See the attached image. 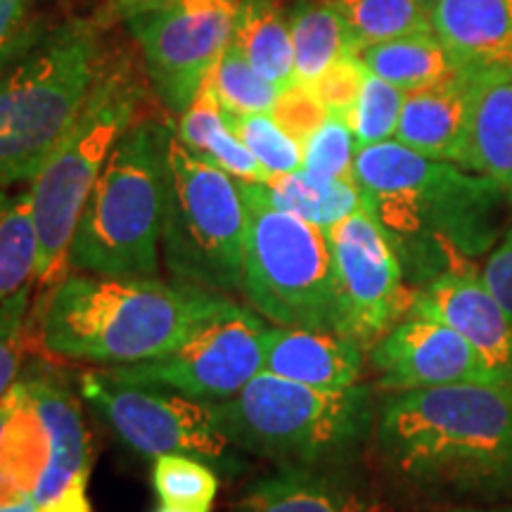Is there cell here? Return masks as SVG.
I'll return each mask as SVG.
<instances>
[{
  "instance_id": "obj_13",
  "label": "cell",
  "mask_w": 512,
  "mask_h": 512,
  "mask_svg": "<svg viewBox=\"0 0 512 512\" xmlns=\"http://www.w3.org/2000/svg\"><path fill=\"white\" fill-rule=\"evenodd\" d=\"M264 332L259 313L238 304L162 356L105 370L124 382L216 403L238 394L264 370Z\"/></svg>"
},
{
  "instance_id": "obj_7",
  "label": "cell",
  "mask_w": 512,
  "mask_h": 512,
  "mask_svg": "<svg viewBox=\"0 0 512 512\" xmlns=\"http://www.w3.org/2000/svg\"><path fill=\"white\" fill-rule=\"evenodd\" d=\"M143 83L131 64H102L79 117L31 181L38 233V285L50 287L67 273L76 226L121 133L138 119Z\"/></svg>"
},
{
  "instance_id": "obj_1",
  "label": "cell",
  "mask_w": 512,
  "mask_h": 512,
  "mask_svg": "<svg viewBox=\"0 0 512 512\" xmlns=\"http://www.w3.org/2000/svg\"><path fill=\"white\" fill-rule=\"evenodd\" d=\"M354 181L363 209L387 233L403 275L418 290L444 273L475 271V259L503 233V204L510 200L501 185L399 140L358 147Z\"/></svg>"
},
{
  "instance_id": "obj_44",
  "label": "cell",
  "mask_w": 512,
  "mask_h": 512,
  "mask_svg": "<svg viewBox=\"0 0 512 512\" xmlns=\"http://www.w3.org/2000/svg\"><path fill=\"white\" fill-rule=\"evenodd\" d=\"M451 512H512V510H505V508H498V510H475V508H460V510H451Z\"/></svg>"
},
{
  "instance_id": "obj_15",
  "label": "cell",
  "mask_w": 512,
  "mask_h": 512,
  "mask_svg": "<svg viewBox=\"0 0 512 512\" xmlns=\"http://www.w3.org/2000/svg\"><path fill=\"white\" fill-rule=\"evenodd\" d=\"M411 316L439 320L463 335L505 384H512V320L475 271L444 273L415 290Z\"/></svg>"
},
{
  "instance_id": "obj_30",
  "label": "cell",
  "mask_w": 512,
  "mask_h": 512,
  "mask_svg": "<svg viewBox=\"0 0 512 512\" xmlns=\"http://www.w3.org/2000/svg\"><path fill=\"white\" fill-rule=\"evenodd\" d=\"M204 86L214 93L219 105L233 114L273 112L283 88L266 81L233 41L223 50L221 60L211 69Z\"/></svg>"
},
{
  "instance_id": "obj_18",
  "label": "cell",
  "mask_w": 512,
  "mask_h": 512,
  "mask_svg": "<svg viewBox=\"0 0 512 512\" xmlns=\"http://www.w3.org/2000/svg\"><path fill=\"white\" fill-rule=\"evenodd\" d=\"M366 366V349L335 330L266 328L264 370L320 389L354 387Z\"/></svg>"
},
{
  "instance_id": "obj_40",
  "label": "cell",
  "mask_w": 512,
  "mask_h": 512,
  "mask_svg": "<svg viewBox=\"0 0 512 512\" xmlns=\"http://www.w3.org/2000/svg\"><path fill=\"white\" fill-rule=\"evenodd\" d=\"M38 512H93L86 498V484L74 486L67 494H62L46 505H38Z\"/></svg>"
},
{
  "instance_id": "obj_46",
  "label": "cell",
  "mask_w": 512,
  "mask_h": 512,
  "mask_svg": "<svg viewBox=\"0 0 512 512\" xmlns=\"http://www.w3.org/2000/svg\"><path fill=\"white\" fill-rule=\"evenodd\" d=\"M420 3H427V5H432V3H434V0H420Z\"/></svg>"
},
{
  "instance_id": "obj_19",
  "label": "cell",
  "mask_w": 512,
  "mask_h": 512,
  "mask_svg": "<svg viewBox=\"0 0 512 512\" xmlns=\"http://www.w3.org/2000/svg\"><path fill=\"white\" fill-rule=\"evenodd\" d=\"M430 19L460 67L512 72V0H434Z\"/></svg>"
},
{
  "instance_id": "obj_4",
  "label": "cell",
  "mask_w": 512,
  "mask_h": 512,
  "mask_svg": "<svg viewBox=\"0 0 512 512\" xmlns=\"http://www.w3.org/2000/svg\"><path fill=\"white\" fill-rule=\"evenodd\" d=\"M105 60L88 19H64L0 53V188L34 181L79 117Z\"/></svg>"
},
{
  "instance_id": "obj_37",
  "label": "cell",
  "mask_w": 512,
  "mask_h": 512,
  "mask_svg": "<svg viewBox=\"0 0 512 512\" xmlns=\"http://www.w3.org/2000/svg\"><path fill=\"white\" fill-rule=\"evenodd\" d=\"M366 74L368 69L363 67V62L358 57H344V60L332 64L316 83H311V88L318 95V100L325 105V110L347 119L358 93H361Z\"/></svg>"
},
{
  "instance_id": "obj_17",
  "label": "cell",
  "mask_w": 512,
  "mask_h": 512,
  "mask_svg": "<svg viewBox=\"0 0 512 512\" xmlns=\"http://www.w3.org/2000/svg\"><path fill=\"white\" fill-rule=\"evenodd\" d=\"M479 69H460L451 79L406 93L394 140L420 155L456 162L465 155Z\"/></svg>"
},
{
  "instance_id": "obj_42",
  "label": "cell",
  "mask_w": 512,
  "mask_h": 512,
  "mask_svg": "<svg viewBox=\"0 0 512 512\" xmlns=\"http://www.w3.org/2000/svg\"><path fill=\"white\" fill-rule=\"evenodd\" d=\"M0 512H38L34 498H24V501L12 505H0Z\"/></svg>"
},
{
  "instance_id": "obj_25",
  "label": "cell",
  "mask_w": 512,
  "mask_h": 512,
  "mask_svg": "<svg viewBox=\"0 0 512 512\" xmlns=\"http://www.w3.org/2000/svg\"><path fill=\"white\" fill-rule=\"evenodd\" d=\"M252 188L271 207L290 211L323 230L363 209V195L354 178L325 181L299 169L292 174L271 176L266 183H252Z\"/></svg>"
},
{
  "instance_id": "obj_39",
  "label": "cell",
  "mask_w": 512,
  "mask_h": 512,
  "mask_svg": "<svg viewBox=\"0 0 512 512\" xmlns=\"http://www.w3.org/2000/svg\"><path fill=\"white\" fill-rule=\"evenodd\" d=\"M29 0H0V53L12 41L15 31L22 22Z\"/></svg>"
},
{
  "instance_id": "obj_2",
  "label": "cell",
  "mask_w": 512,
  "mask_h": 512,
  "mask_svg": "<svg viewBox=\"0 0 512 512\" xmlns=\"http://www.w3.org/2000/svg\"><path fill=\"white\" fill-rule=\"evenodd\" d=\"M235 306L230 294L159 275L69 271L38 304L34 339L53 358L126 366L176 349Z\"/></svg>"
},
{
  "instance_id": "obj_35",
  "label": "cell",
  "mask_w": 512,
  "mask_h": 512,
  "mask_svg": "<svg viewBox=\"0 0 512 512\" xmlns=\"http://www.w3.org/2000/svg\"><path fill=\"white\" fill-rule=\"evenodd\" d=\"M29 285L0 304V399L10 392L22 366L29 328Z\"/></svg>"
},
{
  "instance_id": "obj_29",
  "label": "cell",
  "mask_w": 512,
  "mask_h": 512,
  "mask_svg": "<svg viewBox=\"0 0 512 512\" xmlns=\"http://www.w3.org/2000/svg\"><path fill=\"white\" fill-rule=\"evenodd\" d=\"M38 233L31 192L8 197L0 209V304L36 280Z\"/></svg>"
},
{
  "instance_id": "obj_3",
  "label": "cell",
  "mask_w": 512,
  "mask_h": 512,
  "mask_svg": "<svg viewBox=\"0 0 512 512\" xmlns=\"http://www.w3.org/2000/svg\"><path fill=\"white\" fill-rule=\"evenodd\" d=\"M382 456L413 482L512 489V384L460 382L392 394L377 420Z\"/></svg>"
},
{
  "instance_id": "obj_11",
  "label": "cell",
  "mask_w": 512,
  "mask_h": 512,
  "mask_svg": "<svg viewBox=\"0 0 512 512\" xmlns=\"http://www.w3.org/2000/svg\"><path fill=\"white\" fill-rule=\"evenodd\" d=\"M335 273L332 330L370 349L411 316L415 287L380 223L366 209L325 230Z\"/></svg>"
},
{
  "instance_id": "obj_41",
  "label": "cell",
  "mask_w": 512,
  "mask_h": 512,
  "mask_svg": "<svg viewBox=\"0 0 512 512\" xmlns=\"http://www.w3.org/2000/svg\"><path fill=\"white\" fill-rule=\"evenodd\" d=\"M166 3V0H112V12L126 22L128 17L138 15V12L157 8V5Z\"/></svg>"
},
{
  "instance_id": "obj_6",
  "label": "cell",
  "mask_w": 512,
  "mask_h": 512,
  "mask_svg": "<svg viewBox=\"0 0 512 512\" xmlns=\"http://www.w3.org/2000/svg\"><path fill=\"white\" fill-rule=\"evenodd\" d=\"M214 418L240 451L316 467L344 458L366 439L373 389H320L261 370L238 394L214 403Z\"/></svg>"
},
{
  "instance_id": "obj_14",
  "label": "cell",
  "mask_w": 512,
  "mask_h": 512,
  "mask_svg": "<svg viewBox=\"0 0 512 512\" xmlns=\"http://www.w3.org/2000/svg\"><path fill=\"white\" fill-rule=\"evenodd\" d=\"M368 358L380 389L392 394L460 382H503L463 335L422 316L396 323L370 347Z\"/></svg>"
},
{
  "instance_id": "obj_31",
  "label": "cell",
  "mask_w": 512,
  "mask_h": 512,
  "mask_svg": "<svg viewBox=\"0 0 512 512\" xmlns=\"http://www.w3.org/2000/svg\"><path fill=\"white\" fill-rule=\"evenodd\" d=\"M223 119L271 176L304 169V143L290 136L271 112L233 114L223 110Z\"/></svg>"
},
{
  "instance_id": "obj_38",
  "label": "cell",
  "mask_w": 512,
  "mask_h": 512,
  "mask_svg": "<svg viewBox=\"0 0 512 512\" xmlns=\"http://www.w3.org/2000/svg\"><path fill=\"white\" fill-rule=\"evenodd\" d=\"M482 280L486 290L496 297V302L503 306L512 320V223L505 228L503 238L491 249L489 259L482 268Z\"/></svg>"
},
{
  "instance_id": "obj_28",
  "label": "cell",
  "mask_w": 512,
  "mask_h": 512,
  "mask_svg": "<svg viewBox=\"0 0 512 512\" xmlns=\"http://www.w3.org/2000/svg\"><path fill=\"white\" fill-rule=\"evenodd\" d=\"M361 53L366 46L401 36L434 34L430 5L420 0H332Z\"/></svg>"
},
{
  "instance_id": "obj_10",
  "label": "cell",
  "mask_w": 512,
  "mask_h": 512,
  "mask_svg": "<svg viewBox=\"0 0 512 512\" xmlns=\"http://www.w3.org/2000/svg\"><path fill=\"white\" fill-rule=\"evenodd\" d=\"M79 384L83 399L140 456L159 458L166 453H183L216 467L233 465V444L216 425L211 401L124 382L105 368L86 370Z\"/></svg>"
},
{
  "instance_id": "obj_34",
  "label": "cell",
  "mask_w": 512,
  "mask_h": 512,
  "mask_svg": "<svg viewBox=\"0 0 512 512\" xmlns=\"http://www.w3.org/2000/svg\"><path fill=\"white\" fill-rule=\"evenodd\" d=\"M356 150V138L347 119L328 114L323 124L304 140V171L325 181L354 178Z\"/></svg>"
},
{
  "instance_id": "obj_16",
  "label": "cell",
  "mask_w": 512,
  "mask_h": 512,
  "mask_svg": "<svg viewBox=\"0 0 512 512\" xmlns=\"http://www.w3.org/2000/svg\"><path fill=\"white\" fill-rule=\"evenodd\" d=\"M24 389L41 415L50 437V463L46 475L31 494L36 505H46L79 484H88L93 465L91 434L83 422L81 403L69 384L50 370L24 377Z\"/></svg>"
},
{
  "instance_id": "obj_5",
  "label": "cell",
  "mask_w": 512,
  "mask_h": 512,
  "mask_svg": "<svg viewBox=\"0 0 512 512\" xmlns=\"http://www.w3.org/2000/svg\"><path fill=\"white\" fill-rule=\"evenodd\" d=\"M171 138L174 126L145 117L121 133L83 207L67 273L159 275Z\"/></svg>"
},
{
  "instance_id": "obj_21",
  "label": "cell",
  "mask_w": 512,
  "mask_h": 512,
  "mask_svg": "<svg viewBox=\"0 0 512 512\" xmlns=\"http://www.w3.org/2000/svg\"><path fill=\"white\" fill-rule=\"evenodd\" d=\"M242 512H377L351 486L311 467L283 465L252 484L242 498Z\"/></svg>"
},
{
  "instance_id": "obj_33",
  "label": "cell",
  "mask_w": 512,
  "mask_h": 512,
  "mask_svg": "<svg viewBox=\"0 0 512 512\" xmlns=\"http://www.w3.org/2000/svg\"><path fill=\"white\" fill-rule=\"evenodd\" d=\"M152 486L162 503L211 508L219 494V477L200 458L166 453L152 465Z\"/></svg>"
},
{
  "instance_id": "obj_8",
  "label": "cell",
  "mask_w": 512,
  "mask_h": 512,
  "mask_svg": "<svg viewBox=\"0 0 512 512\" xmlns=\"http://www.w3.org/2000/svg\"><path fill=\"white\" fill-rule=\"evenodd\" d=\"M247 207L242 287L249 309L278 328L332 330L335 273L328 233L275 209L238 181Z\"/></svg>"
},
{
  "instance_id": "obj_20",
  "label": "cell",
  "mask_w": 512,
  "mask_h": 512,
  "mask_svg": "<svg viewBox=\"0 0 512 512\" xmlns=\"http://www.w3.org/2000/svg\"><path fill=\"white\" fill-rule=\"evenodd\" d=\"M460 166L491 178L512 202V72L479 69Z\"/></svg>"
},
{
  "instance_id": "obj_24",
  "label": "cell",
  "mask_w": 512,
  "mask_h": 512,
  "mask_svg": "<svg viewBox=\"0 0 512 512\" xmlns=\"http://www.w3.org/2000/svg\"><path fill=\"white\" fill-rule=\"evenodd\" d=\"M233 43L273 86L285 91L297 83L290 24L280 0H238Z\"/></svg>"
},
{
  "instance_id": "obj_36",
  "label": "cell",
  "mask_w": 512,
  "mask_h": 512,
  "mask_svg": "<svg viewBox=\"0 0 512 512\" xmlns=\"http://www.w3.org/2000/svg\"><path fill=\"white\" fill-rule=\"evenodd\" d=\"M271 114L290 136L297 138L299 143H304V140L323 124L330 112L325 110V105L318 100V95L313 93L311 86H306V83H294V86L285 88V91L280 93Z\"/></svg>"
},
{
  "instance_id": "obj_47",
  "label": "cell",
  "mask_w": 512,
  "mask_h": 512,
  "mask_svg": "<svg viewBox=\"0 0 512 512\" xmlns=\"http://www.w3.org/2000/svg\"><path fill=\"white\" fill-rule=\"evenodd\" d=\"M0 486H3V479H0Z\"/></svg>"
},
{
  "instance_id": "obj_27",
  "label": "cell",
  "mask_w": 512,
  "mask_h": 512,
  "mask_svg": "<svg viewBox=\"0 0 512 512\" xmlns=\"http://www.w3.org/2000/svg\"><path fill=\"white\" fill-rule=\"evenodd\" d=\"M50 453L48 430L22 382V399L0 434V479L31 496L46 475Z\"/></svg>"
},
{
  "instance_id": "obj_23",
  "label": "cell",
  "mask_w": 512,
  "mask_h": 512,
  "mask_svg": "<svg viewBox=\"0 0 512 512\" xmlns=\"http://www.w3.org/2000/svg\"><path fill=\"white\" fill-rule=\"evenodd\" d=\"M174 133L190 152L219 166L235 181L266 183L271 178L259 159L252 155V150L230 131L223 119V107L207 86L192 100L188 110L178 114Z\"/></svg>"
},
{
  "instance_id": "obj_22",
  "label": "cell",
  "mask_w": 512,
  "mask_h": 512,
  "mask_svg": "<svg viewBox=\"0 0 512 512\" xmlns=\"http://www.w3.org/2000/svg\"><path fill=\"white\" fill-rule=\"evenodd\" d=\"M297 83H316L332 64L358 57L354 36L332 0H292L285 8Z\"/></svg>"
},
{
  "instance_id": "obj_26",
  "label": "cell",
  "mask_w": 512,
  "mask_h": 512,
  "mask_svg": "<svg viewBox=\"0 0 512 512\" xmlns=\"http://www.w3.org/2000/svg\"><path fill=\"white\" fill-rule=\"evenodd\" d=\"M358 60L370 74L401 88L403 93L430 88L465 69L453 60L434 34L401 36L366 46L358 53Z\"/></svg>"
},
{
  "instance_id": "obj_43",
  "label": "cell",
  "mask_w": 512,
  "mask_h": 512,
  "mask_svg": "<svg viewBox=\"0 0 512 512\" xmlns=\"http://www.w3.org/2000/svg\"><path fill=\"white\" fill-rule=\"evenodd\" d=\"M155 512H209V508H197V505H178V503H162Z\"/></svg>"
},
{
  "instance_id": "obj_9",
  "label": "cell",
  "mask_w": 512,
  "mask_h": 512,
  "mask_svg": "<svg viewBox=\"0 0 512 512\" xmlns=\"http://www.w3.org/2000/svg\"><path fill=\"white\" fill-rule=\"evenodd\" d=\"M247 207L240 183L171 138L159 252L169 278L209 292L242 287Z\"/></svg>"
},
{
  "instance_id": "obj_32",
  "label": "cell",
  "mask_w": 512,
  "mask_h": 512,
  "mask_svg": "<svg viewBox=\"0 0 512 512\" xmlns=\"http://www.w3.org/2000/svg\"><path fill=\"white\" fill-rule=\"evenodd\" d=\"M403 100L406 93L401 88L392 86L380 76L366 74L361 93L347 114V124L354 133L356 145H377L384 140H394L396 126H399Z\"/></svg>"
},
{
  "instance_id": "obj_12",
  "label": "cell",
  "mask_w": 512,
  "mask_h": 512,
  "mask_svg": "<svg viewBox=\"0 0 512 512\" xmlns=\"http://www.w3.org/2000/svg\"><path fill=\"white\" fill-rule=\"evenodd\" d=\"M238 0H166L128 17L157 98L183 114L233 41Z\"/></svg>"
},
{
  "instance_id": "obj_45",
  "label": "cell",
  "mask_w": 512,
  "mask_h": 512,
  "mask_svg": "<svg viewBox=\"0 0 512 512\" xmlns=\"http://www.w3.org/2000/svg\"><path fill=\"white\" fill-rule=\"evenodd\" d=\"M5 200H8V197L3 195V192H0V209H3V204H5Z\"/></svg>"
}]
</instances>
